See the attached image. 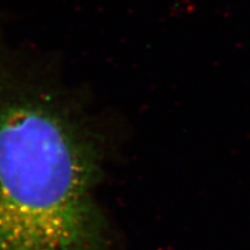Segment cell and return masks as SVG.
Wrapping results in <instances>:
<instances>
[{"label":"cell","instance_id":"obj_1","mask_svg":"<svg viewBox=\"0 0 250 250\" xmlns=\"http://www.w3.org/2000/svg\"><path fill=\"white\" fill-rule=\"evenodd\" d=\"M100 148L66 90L0 52V250H109Z\"/></svg>","mask_w":250,"mask_h":250}]
</instances>
